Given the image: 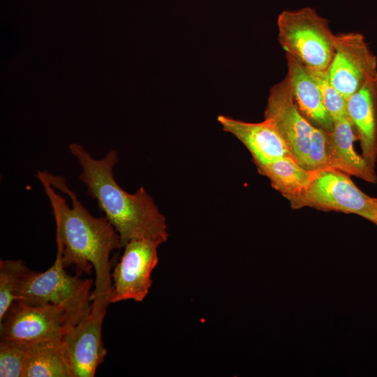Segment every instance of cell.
<instances>
[{"mask_svg": "<svg viewBox=\"0 0 377 377\" xmlns=\"http://www.w3.org/2000/svg\"><path fill=\"white\" fill-rule=\"evenodd\" d=\"M256 167L261 175L269 179L272 186L290 203L306 191L318 172L300 166L290 156L281 157Z\"/></svg>", "mask_w": 377, "mask_h": 377, "instance_id": "9a60e30c", "label": "cell"}, {"mask_svg": "<svg viewBox=\"0 0 377 377\" xmlns=\"http://www.w3.org/2000/svg\"><path fill=\"white\" fill-rule=\"evenodd\" d=\"M159 241L142 239L128 242L112 273L110 304L133 300L142 302L149 293L151 275L158 262Z\"/></svg>", "mask_w": 377, "mask_h": 377, "instance_id": "52a82bcc", "label": "cell"}, {"mask_svg": "<svg viewBox=\"0 0 377 377\" xmlns=\"http://www.w3.org/2000/svg\"><path fill=\"white\" fill-rule=\"evenodd\" d=\"M217 120L224 131L233 135L248 149L256 165L291 156L287 145L269 119L250 123L219 115Z\"/></svg>", "mask_w": 377, "mask_h": 377, "instance_id": "8fae6325", "label": "cell"}, {"mask_svg": "<svg viewBox=\"0 0 377 377\" xmlns=\"http://www.w3.org/2000/svg\"><path fill=\"white\" fill-rule=\"evenodd\" d=\"M265 118L273 122L291 156L300 166L306 169L313 126L298 109L287 75L271 87Z\"/></svg>", "mask_w": 377, "mask_h": 377, "instance_id": "9c48e42d", "label": "cell"}, {"mask_svg": "<svg viewBox=\"0 0 377 377\" xmlns=\"http://www.w3.org/2000/svg\"><path fill=\"white\" fill-rule=\"evenodd\" d=\"M29 270L22 260H0V319L15 301L20 284Z\"/></svg>", "mask_w": 377, "mask_h": 377, "instance_id": "e0dca14e", "label": "cell"}, {"mask_svg": "<svg viewBox=\"0 0 377 377\" xmlns=\"http://www.w3.org/2000/svg\"><path fill=\"white\" fill-rule=\"evenodd\" d=\"M374 201L377 205V198H374Z\"/></svg>", "mask_w": 377, "mask_h": 377, "instance_id": "44dd1931", "label": "cell"}, {"mask_svg": "<svg viewBox=\"0 0 377 377\" xmlns=\"http://www.w3.org/2000/svg\"><path fill=\"white\" fill-rule=\"evenodd\" d=\"M74 325L62 306L52 304L29 305L15 301L0 319V337L24 343L61 339Z\"/></svg>", "mask_w": 377, "mask_h": 377, "instance_id": "8992f818", "label": "cell"}, {"mask_svg": "<svg viewBox=\"0 0 377 377\" xmlns=\"http://www.w3.org/2000/svg\"><path fill=\"white\" fill-rule=\"evenodd\" d=\"M306 169L320 171L330 169L327 155V131L313 126L311 135Z\"/></svg>", "mask_w": 377, "mask_h": 377, "instance_id": "ffe728a7", "label": "cell"}, {"mask_svg": "<svg viewBox=\"0 0 377 377\" xmlns=\"http://www.w3.org/2000/svg\"><path fill=\"white\" fill-rule=\"evenodd\" d=\"M346 110L357 133L361 155L375 170L377 160V74L346 99Z\"/></svg>", "mask_w": 377, "mask_h": 377, "instance_id": "7c38bea8", "label": "cell"}, {"mask_svg": "<svg viewBox=\"0 0 377 377\" xmlns=\"http://www.w3.org/2000/svg\"><path fill=\"white\" fill-rule=\"evenodd\" d=\"M278 40L286 54L306 68L327 71L334 53L335 34L330 21L315 8L281 12L277 20Z\"/></svg>", "mask_w": 377, "mask_h": 377, "instance_id": "277c9868", "label": "cell"}, {"mask_svg": "<svg viewBox=\"0 0 377 377\" xmlns=\"http://www.w3.org/2000/svg\"><path fill=\"white\" fill-rule=\"evenodd\" d=\"M57 248L54 264L43 272L29 270L22 280L16 300L29 305L52 304L64 307L75 325L87 316L91 309L93 280L81 275L68 274Z\"/></svg>", "mask_w": 377, "mask_h": 377, "instance_id": "3957f363", "label": "cell"}, {"mask_svg": "<svg viewBox=\"0 0 377 377\" xmlns=\"http://www.w3.org/2000/svg\"><path fill=\"white\" fill-rule=\"evenodd\" d=\"M107 309H92L89 314L63 335L61 343L73 377H93L107 354L102 327Z\"/></svg>", "mask_w": 377, "mask_h": 377, "instance_id": "30bf717a", "label": "cell"}, {"mask_svg": "<svg viewBox=\"0 0 377 377\" xmlns=\"http://www.w3.org/2000/svg\"><path fill=\"white\" fill-rule=\"evenodd\" d=\"M355 131L347 114L333 121L332 130L327 131V155L330 169L375 184L377 182L375 170L355 150Z\"/></svg>", "mask_w": 377, "mask_h": 377, "instance_id": "4fadbf2b", "label": "cell"}, {"mask_svg": "<svg viewBox=\"0 0 377 377\" xmlns=\"http://www.w3.org/2000/svg\"><path fill=\"white\" fill-rule=\"evenodd\" d=\"M69 150L82 167L79 178L87 193L118 232L121 247L133 239L166 242L168 233L165 216L144 187L131 194L120 187L113 176L117 154L113 149L101 159H95L77 143Z\"/></svg>", "mask_w": 377, "mask_h": 377, "instance_id": "7a4b0ae2", "label": "cell"}, {"mask_svg": "<svg viewBox=\"0 0 377 377\" xmlns=\"http://www.w3.org/2000/svg\"><path fill=\"white\" fill-rule=\"evenodd\" d=\"M27 343L1 339V377H23L27 361Z\"/></svg>", "mask_w": 377, "mask_h": 377, "instance_id": "ac0fdd59", "label": "cell"}, {"mask_svg": "<svg viewBox=\"0 0 377 377\" xmlns=\"http://www.w3.org/2000/svg\"><path fill=\"white\" fill-rule=\"evenodd\" d=\"M286 56L287 77L298 109L313 126L332 131L333 119L324 105L316 82L300 61L288 54Z\"/></svg>", "mask_w": 377, "mask_h": 377, "instance_id": "5bb4252c", "label": "cell"}, {"mask_svg": "<svg viewBox=\"0 0 377 377\" xmlns=\"http://www.w3.org/2000/svg\"><path fill=\"white\" fill-rule=\"evenodd\" d=\"M327 71L331 83L347 99L377 74V57L362 34H339Z\"/></svg>", "mask_w": 377, "mask_h": 377, "instance_id": "ba28073f", "label": "cell"}, {"mask_svg": "<svg viewBox=\"0 0 377 377\" xmlns=\"http://www.w3.org/2000/svg\"><path fill=\"white\" fill-rule=\"evenodd\" d=\"M37 179L49 198L56 223L57 247L65 268L75 266L77 274L96 273L91 307L106 309L112 280L111 253L121 248L118 232L107 218L94 217L66 184L64 177L37 171Z\"/></svg>", "mask_w": 377, "mask_h": 377, "instance_id": "6da1fadb", "label": "cell"}, {"mask_svg": "<svg viewBox=\"0 0 377 377\" xmlns=\"http://www.w3.org/2000/svg\"><path fill=\"white\" fill-rule=\"evenodd\" d=\"M290 204L293 209L309 207L354 214L377 226V205L374 198L362 192L349 175L334 169L318 171L306 191Z\"/></svg>", "mask_w": 377, "mask_h": 377, "instance_id": "5b68a950", "label": "cell"}, {"mask_svg": "<svg viewBox=\"0 0 377 377\" xmlns=\"http://www.w3.org/2000/svg\"><path fill=\"white\" fill-rule=\"evenodd\" d=\"M23 377H73L61 339L27 343Z\"/></svg>", "mask_w": 377, "mask_h": 377, "instance_id": "2e32d148", "label": "cell"}, {"mask_svg": "<svg viewBox=\"0 0 377 377\" xmlns=\"http://www.w3.org/2000/svg\"><path fill=\"white\" fill-rule=\"evenodd\" d=\"M316 82L322 95L324 105L333 121L346 116V99L331 83L327 71L307 68Z\"/></svg>", "mask_w": 377, "mask_h": 377, "instance_id": "d6986e66", "label": "cell"}]
</instances>
